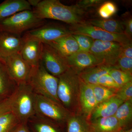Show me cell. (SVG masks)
I'll return each instance as SVG.
<instances>
[{
  "instance_id": "obj_11",
  "label": "cell",
  "mask_w": 132,
  "mask_h": 132,
  "mask_svg": "<svg viewBox=\"0 0 132 132\" xmlns=\"http://www.w3.org/2000/svg\"><path fill=\"white\" fill-rule=\"evenodd\" d=\"M8 73L16 85L27 82L32 68L23 59L20 53L0 60Z\"/></svg>"
},
{
  "instance_id": "obj_12",
  "label": "cell",
  "mask_w": 132,
  "mask_h": 132,
  "mask_svg": "<svg viewBox=\"0 0 132 132\" xmlns=\"http://www.w3.org/2000/svg\"><path fill=\"white\" fill-rule=\"evenodd\" d=\"M24 42L21 35L0 31V60L20 53Z\"/></svg>"
},
{
  "instance_id": "obj_35",
  "label": "cell",
  "mask_w": 132,
  "mask_h": 132,
  "mask_svg": "<svg viewBox=\"0 0 132 132\" xmlns=\"http://www.w3.org/2000/svg\"><path fill=\"white\" fill-rule=\"evenodd\" d=\"M121 21L125 30V34L128 38L132 40V18L131 15L126 13L122 16Z\"/></svg>"
},
{
  "instance_id": "obj_24",
  "label": "cell",
  "mask_w": 132,
  "mask_h": 132,
  "mask_svg": "<svg viewBox=\"0 0 132 132\" xmlns=\"http://www.w3.org/2000/svg\"><path fill=\"white\" fill-rule=\"evenodd\" d=\"M114 116L119 121L122 128H127L132 122V101L124 102L119 107Z\"/></svg>"
},
{
  "instance_id": "obj_3",
  "label": "cell",
  "mask_w": 132,
  "mask_h": 132,
  "mask_svg": "<svg viewBox=\"0 0 132 132\" xmlns=\"http://www.w3.org/2000/svg\"><path fill=\"white\" fill-rule=\"evenodd\" d=\"M27 82L36 94L62 105L57 95L59 79L48 72L41 62L37 67L32 68Z\"/></svg>"
},
{
  "instance_id": "obj_23",
  "label": "cell",
  "mask_w": 132,
  "mask_h": 132,
  "mask_svg": "<svg viewBox=\"0 0 132 132\" xmlns=\"http://www.w3.org/2000/svg\"><path fill=\"white\" fill-rule=\"evenodd\" d=\"M86 21L88 24L109 32L125 34L124 27L121 21L119 20L95 19L86 20Z\"/></svg>"
},
{
  "instance_id": "obj_1",
  "label": "cell",
  "mask_w": 132,
  "mask_h": 132,
  "mask_svg": "<svg viewBox=\"0 0 132 132\" xmlns=\"http://www.w3.org/2000/svg\"><path fill=\"white\" fill-rule=\"evenodd\" d=\"M33 12L39 19H51L64 22L70 26L80 24L86 21V12L76 5L67 6L59 0L41 1Z\"/></svg>"
},
{
  "instance_id": "obj_8",
  "label": "cell",
  "mask_w": 132,
  "mask_h": 132,
  "mask_svg": "<svg viewBox=\"0 0 132 132\" xmlns=\"http://www.w3.org/2000/svg\"><path fill=\"white\" fill-rule=\"evenodd\" d=\"M121 49L122 45L119 43L94 40L89 52L94 55L101 64L113 68L120 57Z\"/></svg>"
},
{
  "instance_id": "obj_38",
  "label": "cell",
  "mask_w": 132,
  "mask_h": 132,
  "mask_svg": "<svg viewBox=\"0 0 132 132\" xmlns=\"http://www.w3.org/2000/svg\"><path fill=\"white\" fill-rule=\"evenodd\" d=\"M27 123H21L12 132H30L27 126Z\"/></svg>"
},
{
  "instance_id": "obj_17",
  "label": "cell",
  "mask_w": 132,
  "mask_h": 132,
  "mask_svg": "<svg viewBox=\"0 0 132 132\" xmlns=\"http://www.w3.org/2000/svg\"><path fill=\"white\" fill-rule=\"evenodd\" d=\"M47 44L65 58L80 51L78 43L72 34L61 37Z\"/></svg>"
},
{
  "instance_id": "obj_4",
  "label": "cell",
  "mask_w": 132,
  "mask_h": 132,
  "mask_svg": "<svg viewBox=\"0 0 132 132\" xmlns=\"http://www.w3.org/2000/svg\"><path fill=\"white\" fill-rule=\"evenodd\" d=\"M35 94L28 82L17 85L12 109L13 112L21 123H27L35 116Z\"/></svg>"
},
{
  "instance_id": "obj_15",
  "label": "cell",
  "mask_w": 132,
  "mask_h": 132,
  "mask_svg": "<svg viewBox=\"0 0 132 132\" xmlns=\"http://www.w3.org/2000/svg\"><path fill=\"white\" fill-rule=\"evenodd\" d=\"M65 59L69 67L78 74L86 69L101 64L94 55L89 52L79 51Z\"/></svg>"
},
{
  "instance_id": "obj_31",
  "label": "cell",
  "mask_w": 132,
  "mask_h": 132,
  "mask_svg": "<svg viewBox=\"0 0 132 132\" xmlns=\"http://www.w3.org/2000/svg\"><path fill=\"white\" fill-rule=\"evenodd\" d=\"M113 68L132 75V58L120 57L117 60Z\"/></svg>"
},
{
  "instance_id": "obj_20",
  "label": "cell",
  "mask_w": 132,
  "mask_h": 132,
  "mask_svg": "<svg viewBox=\"0 0 132 132\" xmlns=\"http://www.w3.org/2000/svg\"><path fill=\"white\" fill-rule=\"evenodd\" d=\"M90 132H118L122 128L115 116L90 121Z\"/></svg>"
},
{
  "instance_id": "obj_21",
  "label": "cell",
  "mask_w": 132,
  "mask_h": 132,
  "mask_svg": "<svg viewBox=\"0 0 132 132\" xmlns=\"http://www.w3.org/2000/svg\"><path fill=\"white\" fill-rule=\"evenodd\" d=\"M17 85L10 78L5 65L0 61V101L13 93Z\"/></svg>"
},
{
  "instance_id": "obj_28",
  "label": "cell",
  "mask_w": 132,
  "mask_h": 132,
  "mask_svg": "<svg viewBox=\"0 0 132 132\" xmlns=\"http://www.w3.org/2000/svg\"><path fill=\"white\" fill-rule=\"evenodd\" d=\"M108 73L120 87L132 81V75L119 69L112 68Z\"/></svg>"
},
{
  "instance_id": "obj_10",
  "label": "cell",
  "mask_w": 132,
  "mask_h": 132,
  "mask_svg": "<svg viewBox=\"0 0 132 132\" xmlns=\"http://www.w3.org/2000/svg\"><path fill=\"white\" fill-rule=\"evenodd\" d=\"M40 62L47 72L55 77H58L69 68L65 58L46 43H43Z\"/></svg>"
},
{
  "instance_id": "obj_26",
  "label": "cell",
  "mask_w": 132,
  "mask_h": 132,
  "mask_svg": "<svg viewBox=\"0 0 132 132\" xmlns=\"http://www.w3.org/2000/svg\"><path fill=\"white\" fill-rule=\"evenodd\" d=\"M36 132H59L54 124L35 116L30 119Z\"/></svg>"
},
{
  "instance_id": "obj_33",
  "label": "cell",
  "mask_w": 132,
  "mask_h": 132,
  "mask_svg": "<svg viewBox=\"0 0 132 132\" xmlns=\"http://www.w3.org/2000/svg\"><path fill=\"white\" fill-rule=\"evenodd\" d=\"M21 123L14 114L9 120L0 124V132H12Z\"/></svg>"
},
{
  "instance_id": "obj_32",
  "label": "cell",
  "mask_w": 132,
  "mask_h": 132,
  "mask_svg": "<svg viewBox=\"0 0 132 132\" xmlns=\"http://www.w3.org/2000/svg\"><path fill=\"white\" fill-rule=\"evenodd\" d=\"M14 92L8 97L0 101V118L13 112L12 105Z\"/></svg>"
},
{
  "instance_id": "obj_6",
  "label": "cell",
  "mask_w": 132,
  "mask_h": 132,
  "mask_svg": "<svg viewBox=\"0 0 132 132\" xmlns=\"http://www.w3.org/2000/svg\"><path fill=\"white\" fill-rule=\"evenodd\" d=\"M72 113L62 105L42 95L35 94V116L54 124L66 123Z\"/></svg>"
},
{
  "instance_id": "obj_5",
  "label": "cell",
  "mask_w": 132,
  "mask_h": 132,
  "mask_svg": "<svg viewBox=\"0 0 132 132\" xmlns=\"http://www.w3.org/2000/svg\"><path fill=\"white\" fill-rule=\"evenodd\" d=\"M45 23V20L39 19L32 10L18 12L0 21V31L21 35Z\"/></svg>"
},
{
  "instance_id": "obj_16",
  "label": "cell",
  "mask_w": 132,
  "mask_h": 132,
  "mask_svg": "<svg viewBox=\"0 0 132 132\" xmlns=\"http://www.w3.org/2000/svg\"><path fill=\"white\" fill-rule=\"evenodd\" d=\"M123 102H124L115 95L97 104L92 112L90 121L99 118L114 116L119 107Z\"/></svg>"
},
{
  "instance_id": "obj_14",
  "label": "cell",
  "mask_w": 132,
  "mask_h": 132,
  "mask_svg": "<svg viewBox=\"0 0 132 132\" xmlns=\"http://www.w3.org/2000/svg\"><path fill=\"white\" fill-rule=\"evenodd\" d=\"M23 39L24 44L20 54L32 68L37 67L40 62L43 43L35 39Z\"/></svg>"
},
{
  "instance_id": "obj_22",
  "label": "cell",
  "mask_w": 132,
  "mask_h": 132,
  "mask_svg": "<svg viewBox=\"0 0 132 132\" xmlns=\"http://www.w3.org/2000/svg\"><path fill=\"white\" fill-rule=\"evenodd\" d=\"M67 132H90V121L79 113H71L66 121Z\"/></svg>"
},
{
  "instance_id": "obj_34",
  "label": "cell",
  "mask_w": 132,
  "mask_h": 132,
  "mask_svg": "<svg viewBox=\"0 0 132 132\" xmlns=\"http://www.w3.org/2000/svg\"><path fill=\"white\" fill-rule=\"evenodd\" d=\"M98 84L105 87L118 89L120 87L109 73L101 76L98 80Z\"/></svg>"
},
{
  "instance_id": "obj_40",
  "label": "cell",
  "mask_w": 132,
  "mask_h": 132,
  "mask_svg": "<svg viewBox=\"0 0 132 132\" xmlns=\"http://www.w3.org/2000/svg\"><path fill=\"white\" fill-rule=\"evenodd\" d=\"M118 132H132V129L131 128H121Z\"/></svg>"
},
{
  "instance_id": "obj_19",
  "label": "cell",
  "mask_w": 132,
  "mask_h": 132,
  "mask_svg": "<svg viewBox=\"0 0 132 132\" xmlns=\"http://www.w3.org/2000/svg\"><path fill=\"white\" fill-rule=\"evenodd\" d=\"M112 67L100 64L88 68L78 73L80 79L82 82L90 85H97L99 78L105 74L108 73Z\"/></svg>"
},
{
  "instance_id": "obj_25",
  "label": "cell",
  "mask_w": 132,
  "mask_h": 132,
  "mask_svg": "<svg viewBox=\"0 0 132 132\" xmlns=\"http://www.w3.org/2000/svg\"><path fill=\"white\" fill-rule=\"evenodd\" d=\"M91 86L93 88L97 104L115 96L118 90V89L105 87L99 85Z\"/></svg>"
},
{
  "instance_id": "obj_39",
  "label": "cell",
  "mask_w": 132,
  "mask_h": 132,
  "mask_svg": "<svg viewBox=\"0 0 132 132\" xmlns=\"http://www.w3.org/2000/svg\"><path fill=\"white\" fill-rule=\"evenodd\" d=\"M27 1L31 7H33L34 8H35L38 6L41 1L40 0H28Z\"/></svg>"
},
{
  "instance_id": "obj_27",
  "label": "cell",
  "mask_w": 132,
  "mask_h": 132,
  "mask_svg": "<svg viewBox=\"0 0 132 132\" xmlns=\"http://www.w3.org/2000/svg\"><path fill=\"white\" fill-rule=\"evenodd\" d=\"M118 11L116 5L111 1L104 2L98 8V14L101 19H108L116 13Z\"/></svg>"
},
{
  "instance_id": "obj_30",
  "label": "cell",
  "mask_w": 132,
  "mask_h": 132,
  "mask_svg": "<svg viewBox=\"0 0 132 132\" xmlns=\"http://www.w3.org/2000/svg\"><path fill=\"white\" fill-rule=\"evenodd\" d=\"M116 96L124 102L132 101V81L120 87L117 90Z\"/></svg>"
},
{
  "instance_id": "obj_7",
  "label": "cell",
  "mask_w": 132,
  "mask_h": 132,
  "mask_svg": "<svg viewBox=\"0 0 132 132\" xmlns=\"http://www.w3.org/2000/svg\"><path fill=\"white\" fill-rule=\"evenodd\" d=\"M72 34H79L87 36L94 40L105 42H114L121 45L132 43V40L124 34L109 32L88 23L86 21L72 26H69Z\"/></svg>"
},
{
  "instance_id": "obj_36",
  "label": "cell",
  "mask_w": 132,
  "mask_h": 132,
  "mask_svg": "<svg viewBox=\"0 0 132 132\" xmlns=\"http://www.w3.org/2000/svg\"><path fill=\"white\" fill-rule=\"evenodd\" d=\"M104 1L103 0H82L78 2L76 5L85 12L87 9L100 6Z\"/></svg>"
},
{
  "instance_id": "obj_37",
  "label": "cell",
  "mask_w": 132,
  "mask_h": 132,
  "mask_svg": "<svg viewBox=\"0 0 132 132\" xmlns=\"http://www.w3.org/2000/svg\"><path fill=\"white\" fill-rule=\"evenodd\" d=\"M120 57L132 58V43L122 45Z\"/></svg>"
},
{
  "instance_id": "obj_29",
  "label": "cell",
  "mask_w": 132,
  "mask_h": 132,
  "mask_svg": "<svg viewBox=\"0 0 132 132\" xmlns=\"http://www.w3.org/2000/svg\"><path fill=\"white\" fill-rule=\"evenodd\" d=\"M78 43L80 51L89 52L94 40L87 36L79 34H72Z\"/></svg>"
},
{
  "instance_id": "obj_18",
  "label": "cell",
  "mask_w": 132,
  "mask_h": 132,
  "mask_svg": "<svg viewBox=\"0 0 132 132\" xmlns=\"http://www.w3.org/2000/svg\"><path fill=\"white\" fill-rule=\"evenodd\" d=\"M26 10H32L26 0H6L0 3V21L13 15Z\"/></svg>"
},
{
  "instance_id": "obj_9",
  "label": "cell",
  "mask_w": 132,
  "mask_h": 132,
  "mask_svg": "<svg viewBox=\"0 0 132 132\" xmlns=\"http://www.w3.org/2000/svg\"><path fill=\"white\" fill-rule=\"evenodd\" d=\"M72 34L69 28L54 23L43 24L38 27L27 31L22 36L24 39H33L43 43L51 42L61 38Z\"/></svg>"
},
{
  "instance_id": "obj_13",
  "label": "cell",
  "mask_w": 132,
  "mask_h": 132,
  "mask_svg": "<svg viewBox=\"0 0 132 132\" xmlns=\"http://www.w3.org/2000/svg\"><path fill=\"white\" fill-rule=\"evenodd\" d=\"M97 105L91 85L86 84L80 80L79 99V113L90 121L92 112Z\"/></svg>"
},
{
  "instance_id": "obj_2",
  "label": "cell",
  "mask_w": 132,
  "mask_h": 132,
  "mask_svg": "<svg viewBox=\"0 0 132 132\" xmlns=\"http://www.w3.org/2000/svg\"><path fill=\"white\" fill-rule=\"evenodd\" d=\"M57 78V95L59 100L72 113H79L80 80L78 73L69 68Z\"/></svg>"
}]
</instances>
